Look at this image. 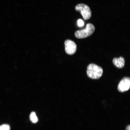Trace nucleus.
Wrapping results in <instances>:
<instances>
[{
	"instance_id": "9d476101",
	"label": "nucleus",
	"mask_w": 130,
	"mask_h": 130,
	"mask_svg": "<svg viewBox=\"0 0 130 130\" xmlns=\"http://www.w3.org/2000/svg\"><path fill=\"white\" fill-rule=\"evenodd\" d=\"M126 130H130V125H128L126 127Z\"/></svg>"
},
{
	"instance_id": "6e6552de",
	"label": "nucleus",
	"mask_w": 130,
	"mask_h": 130,
	"mask_svg": "<svg viewBox=\"0 0 130 130\" xmlns=\"http://www.w3.org/2000/svg\"><path fill=\"white\" fill-rule=\"evenodd\" d=\"M10 126L7 124H4L0 125V130H10Z\"/></svg>"
},
{
	"instance_id": "423d86ee",
	"label": "nucleus",
	"mask_w": 130,
	"mask_h": 130,
	"mask_svg": "<svg viewBox=\"0 0 130 130\" xmlns=\"http://www.w3.org/2000/svg\"><path fill=\"white\" fill-rule=\"evenodd\" d=\"M113 63L116 67L119 68H121L124 66L125 63L124 59L121 57L118 58H114L113 59Z\"/></svg>"
},
{
	"instance_id": "f257e3e1",
	"label": "nucleus",
	"mask_w": 130,
	"mask_h": 130,
	"mask_svg": "<svg viewBox=\"0 0 130 130\" xmlns=\"http://www.w3.org/2000/svg\"><path fill=\"white\" fill-rule=\"evenodd\" d=\"M86 72L88 76L94 79H98L102 75L103 71L100 67L94 64H90L88 66Z\"/></svg>"
},
{
	"instance_id": "0eeeda50",
	"label": "nucleus",
	"mask_w": 130,
	"mask_h": 130,
	"mask_svg": "<svg viewBox=\"0 0 130 130\" xmlns=\"http://www.w3.org/2000/svg\"><path fill=\"white\" fill-rule=\"evenodd\" d=\"M30 119L31 121L33 123H37L38 121V118L34 112H32L31 113L30 115Z\"/></svg>"
},
{
	"instance_id": "1a4fd4ad",
	"label": "nucleus",
	"mask_w": 130,
	"mask_h": 130,
	"mask_svg": "<svg viewBox=\"0 0 130 130\" xmlns=\"http://www.w3.org/2000/svg\"><path fill=\"white\" fill-rule=\"evenodd\" d=\"M77 23L78 26L79 27L82 26L84 25V21L81 19H79L78 20Z\"/></svg>"
},
{
	"instance_id": "20e7f679",
	"label": "nucleus",
	"mask_w": 130,
	"mask_h": 130,
	"mask_svg": "<svg viewBox=\"0 0 130 130\" xmlns=\"http://www.w3.org/2000/svg\"><path fill=\"white\" fill-rule=\"evenodd\" d=\"M130 87V79L129 77H125L119 82L117 89L120 92H124L128 91Z\"/></svg>"
},
{
	"instance_id": "39448f33",
	"label": "nucleus",
	"mask_w": 130,
	"mask_h": 130,
	"mask_svg": "<svg viewBox=\"0 0 130 130\" xmlns=\"http://www.w3.org/2000/svg\"><path fill=\"white\" fill-rule=\"evenodd\" d=\"M65 51L68 54L72 55L74 54L77 50V46L73 41L69 39L65 42Z\"/></svg>"
},
{
	"instance_id": "f03ea898",
	"label": "nucleus",
	"mask_w": 130,
	"mask_h": 130,
	"mask_svg": "<svg viewBox=\"0 0 130 130\" xmlns=\"http://www.w3.org/2000/svg\"><path fill=\"white\" fill-rule=\"evenodd\" d=\"M94 26L89 23L86 25V28L84 29L77 31L75 33L76 37L78 39L87 37L91 35L95 30Z\"/></svg>"
},
{
	"instance_id": "7ed1b4c3",
	"label": "nucleus",
	"mask_w": 130,
	"mask_h": 130,
	"mask_svg": "<svg viewBox=\"0 0 130 130\" xmlns=\"http://www.w3.org/2000/svg\"><path fill=\"white\" fill-rule=\"evenodd\" d=\"M76 11L80 12L84 19L87 20L89 19L91 16V12L89 7L83 3L77 5L75 7Z\"/></svg>"
}]
</instances>
